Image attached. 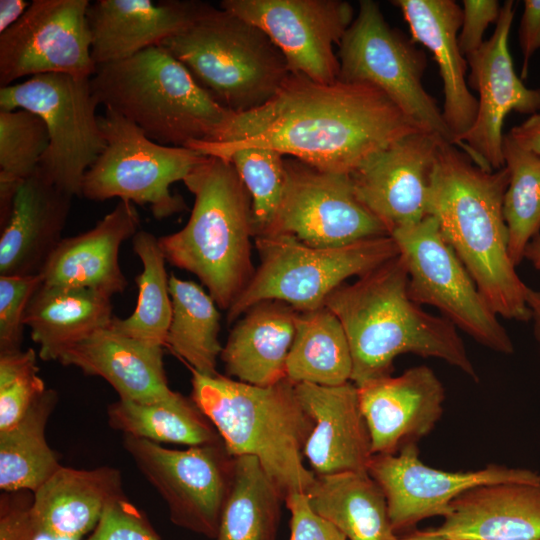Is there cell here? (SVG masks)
Wrapping results in <instances>:
<instances>
[{
	"label": "cell",
	"mask_w": 540,
	"mask_h": 540,
	"mask_svg": "<svg viewBox=\"0 0 540 540\" xmlns=\"http://www.w3.org/2000/svg\"><path fill=\"white\" fill-rule=\"evenodd\" d=\"M435 534L447 540H540V483L474 487L450 505Z\"/></svg>",
	"instance_id": "obj_26"
},
{
	"label": "cell",
	"mask_w": 540,
	"mask_h": 540,
	"mask_svg": "<svg viewBox=\"0 0 540 540\" xmlns=\"http://www.w3.org/2000/svg\"><path fill=\"white\" fill-rule=\"evenodd\" d=\"M107 417L111 428L155 443L191 447L222 441L195 402L175 391L150 402L119 399L108 406Z\"/></svg>",
	"instance_id": "obj_33"
},
{
	"label": "cell",
	"mask_w": 540,
	"mask_h": 540,
	"mask_svg": "<svg viewBox=\"0 0 540 540\" xmlns=\"http://www.w3.org/2000/svg\"><path fill=\"white\" fill-rule=\"evenodd\" d=\"M33 348L0 354V431L16 424L45 390Z\"/></svg>",
	"instance_id": "obj_41"
},
{
	"label": "cell",
	"mask_w": 540,
	"mask_h": 540,
	"mask_svg": "<svg viewBox=\"0 0 540 540\" xmlns=\"http://www.w3.org/2000/svg\"><path fill=\"white\" fill-rule=\"evenodd\" d=\"M507 135L521 148L540 155V112L514 126Z\"/></svg>",
	"instance_id": "obj_48"
},
{
	"label": "cell",
	"mask_w": 540,
	"mask_h": 540,
	"mask_svg": "<svg viewBox=\"0 0 540 540\" xmlns=\"http://www.w3.org/2000/svg\"><path fill=\"white\" fill-rule=\"evenodd\" d=\"M420 130L375 86L290 73L267 103L233 113L214 141L187 147L207 156L270 148L322 171L351 174L375 152Z\"/></svg>",
	"instance_id": "obj_1"
},
{
	"label": "cell",
	"mask_w": 540,
	"mask_h": 540,
	"mask_svg": "<svg viewBox=\"0 0 540 540\" xmlns=\"http://www.w3.org/2000/svg\"><path fill=\"white\" fill-rule=\"evenodd\" d=\"M172 315L168 346L189 368L205 375L217 374L221 315L211 295L193 281L169 276Z\"/></svg>",
	"instance_id": "obj_36"
},
{
	"label": "cell",
	"mask_w": 540,
	"mask_h": 540,
	"mask_svg": "<svg viewBox=\"0 0 540 540\" xmlns=\"http://www.w3.org/2000/svg\"><path fill=\"white\" fill-rule=\"evenodd\" d=\"M111 297L99 291L42 283L24 317L42 360H58L71 345L110 325Z\"/></svg>",
	"instance_id": "obj_30"
},
{
	"label": "cell",
	"mask_w": 540,
	"mask_h": 540,
	"mask_svg": "<svg viewBox=\"0 0 540 540\" xmlns=\"http://www.w3.org/2000/svg\"><path fill=\"white\" fill-rule=\"evenodd\" d=\"M336 54L339 80L375 86L419 128L452 143L442 109L422 83L426 54L388 24L377 2H359Z\"/></svg>",
	"instance_id": "obj_11"
},
{
	"label": "cell",
	"mask_w": 540,
	"mask_h": 540,
	"mask_svg": "<svg viewBox=\"0 0 540 540\" xmlns=\"http://www.w3.org/2000/svg\"><path fill=\"white\" fill-rule=\"evenodd\" d=\"M194 196L186 225L158 238L167 262L196 275L228 310L251 280V197L233 164L205 155L183 180Z\"/></svg>",
	"instance_id": "obj_4"
},
{
	"label": "cell",
	"mask_w": 540,
	"mask_h": 540,
	"mask_svg": "<svg viewBox=\"0 0 540 540\" xmlns=\"http://www.w3.org/2000/svg\"><path fill=\"white\" fill-rule=\"evenodd\" d=\"M42 283L40 274L0 275V354L22 350L25 313Z\"/></svg>",
	"instance_id": "obj_42"
},
{
	"label": "cell",
	"mask_w": 540,
	"mask_h": 540,
	"mask_svg": "<svg viewBox=\"0 0 540 540\" xmlns=\"http://www.w3.org/2000/svg\"><path fill=\"white\" fill-rule=\"evenodd\" d=\"M508 183L505 166L486 170L444 141L434 162L427 210L493 311L508 320L529 321V287L508 252L503 216Z\"/></svg>",
	"instance_id": "obj_2"
},
{
	"label": "cell",
	"mask_w": 540,
	"mask_h": 540,
	"mask_svg": "<svg viewBox=\"0 0 540 540\" xmlns=\"http://www.w3.org/2000/svg\"><path fill=\"white\" fill-rule=\"evenodd\" d=\"M358 388L373 455L396 454L429 434L442 416L445 389L426 365L384 376Z\"/></svg>",
	"instance_id": "obj_20"
},
{
	"label": "cell",
	"mask_w": 540,
	"mask_h": 540,
	"mask_svg": "<svg viewBox=\"0 0 540 540\" xmlns=\"http://www.w3.org/2000/svg\"><path fill=\"white\" fill-rule=\"evenodd\" d=\"M527 306L530 312L533 335L540 346V289L529 287L527 292Z\"/></svg>",
	"instance_id": "obj_50"
},
{
	"label": "cell",
	"mask_w": 540,
	"mask_h": 540,
	"mask_svg": "<svg viewBox=\"0 0 540 540\" xmlns=\"http://www.w3.org/2000/svg\"><path fill=\"white\" fill-rule=\"evenodd\" d=\"M283 501L257 458L234 457L232 483L214 540H277Z\"/></svg>",
	"instance_id": "obj_35"
},
{
	"label": "cell",
	"mask_w": 540,
	"mask_h": 540,
	"mask_svg": "<svg viewBox=\"0 0 540 540\" xmlns=\"http://www.w3.org/2000/svg\"><path fill=\"white\" fill-rule=\"evenodd\" d=\"M31 2L26 0H1L0 1V34L16 24Z\"/></svg>",
	"instance_id": "obj_49"
},
{
	"label": "cell",
	"mask_w": 540,
	"mask_h": 540,
	"mask_svg": "<svg viewBox=\"0 0 540 540\" xmlns=\"http://www.w3.org/2000/svg\"><path fill=\"white\" fill-rule=\"evenodd\" d=\"M132 247L143 265L135 278L136 307L127 318L113 317L109 327L125 336L164 347L172 315L166 259L158 238L145 230L132 237Z\"/></svg>",
	"instance_id": "obj_37"
},
{
	"label": "cell",
	"mask_w": 540,
	"mask_h": 540,
	"mask_svg": "<svg viewBox=\"0 0 540 540\" xmlns=\"http://www.w3.org/2000/svg\"><path fill=\"white\" fill-rule=\"evenodd\" d=\"M123 439L139 471L166 502L171 522L215 539L234 467L223 441L175 450L129 435Z\"/></svg>",
	"instance_id": "obj_13"
},
{
	"label": "cell",
	"mask_w": 540,
	"mask_h": 540,
	"mask_svg": "<svg viewBox=\"0 0 540 540\" xmlns=\"http://www.w3.org/2000/svg\"><path fill=\"white\" fill-rule=\"evenodd\" d=\"M462 22L458 44L466 57L484 43V32L490 24H496L501 6L498 0H463Z\"/></svg>",
	"instance_id": "obj_45"
},
{
	"label": "cell",
	"mask_w": 540,
	"mask_h": 540,
	"mask_svg": "<svg viewBox=\"0 0 540 540\" xmlns=\"http://www.w3.org/2000/svg\"><path fill=\"white\" fill-rule=\"evenodd\" d=\"M90 86L99 105L168 146L214 141L234 113L161 45L97 66Z\"/></svg>",
	"instance_id": "obj_6"
},
{
	"label": "cell",
	"mask_w": 540,
	"mask_h": 540,
	"mask_svg": "<svg viewBox=\"0 0 540 540\" xmlns=\"http://www.w3.org/2000/svg\"><path fill=\"white\" fill-rule=\"evenodd\" d=\"M313 429L303 454L315 475L367 471L373 456L369 430L353 382L337 386L294 383Z\"/></svg>",
	"instance_id": "obj_21"
},
{
	"label": "cell",
	"mask_w": 540,
	"mask_h": 540,
	"mask_svg": "<svg viewBox=\"0 0 540 540\" xmlns=\"http://www.w3.org/2000/svg\"><path fill=\"white\" fill-rule=\"evenodd\" d=\"M30 504L39 530L55 540H81L97 526L104 509L124 495L119 470L61 466L34 493Z\"/></svg>",
	"instance_id": "obj_28"
},
{
	"label": "cell",
	"mask_w": 540,
	"mask_h": 540,
	"mask_svg": "<svg viewBox=\"0 0 540 540\" xmlns=\"http://www.w3.org/2000/svg\"><path fill=\"white\" fill-rule=\"evenodd\" d=\"M444 141L431 132H413L375 152L350 174L357 198L389 234L428 216L431 175Z\"/></svg>",
	"instance_id": "obj_19"
},
{
	"label": "cell",
	"mask_w": 540,
	"mask_h": 540,
	"mask_svg": "<svg viewBox=\"0 0 540 540\" xmlns=\"http://www.w3.org/2000/svg\"><path fill=\"white\" fill-rule=\"evenodd\" d=\"M72 198L38 168L21 183L10 217L0 230V275L41 273L63 239Z\"/></svg>",
	"instance_id": "obj_25"
},
{
	"label": "cell",
	"mask_w": 540,
	"mask_h": 540,
	"mask_svg": "<svg viewBox=\"0 0 540 540\" xmlns=\"http://www.w3.org/2000/svg\"><path fill=\"white\" fill-rule=\"evenodd\" d=\"M106 380L120 400L150 402L168 396L163 347L120 334L109 326L66 348L57 360Z\"/></svg>",
	"instance_id": "obj_27"
},
{
	"label": "cell",
	"mask_w": 540,
	"mask_h": 540,
	"mask_svg": "<svg viewBox=\"0 0 540 540\" xmlns=\"http://www.w3.org/2000/svg\"><path fill=\"white\" fill-rule=\"evenodd\" d=\"M408 282L399 253L326 299L324 306L338 318L348 339L351 382L361 386L391 375L395 358L405 353L443 360L477 382L458 329L415 303Z\"/></svg>",
	"instance_id": "obj_3"
},
{
	"label": "cell",
	"mask_w": 540,
	"mask_h": 540,
	"mask_svg": "<svg viewBox=\"0 0 540 540\" xmlns=\"http://www.w3.org/2000/svg\"><path fill=\"white\" fill-rule=\"evenodd\" d=\"M220 8L262 30L286 60L290 73L320 83L339 78L338 47L354 19L341 0H223Z\"/></svg>",
	"instance_id": "obj_16"
},
{
	"label": "cell",
	"mask_w": 540,
	"mask_h": 540,
	"mask_svg": "<svg viewBox=\"0 0 540 540\" xmlns=\"http://www.w3.org/2000/svg\"><path fill=\"white\" fill-rule=\"evenodd\" d=\"M99 123L106 145L84 176L81 197L149 204L159 220L185 210L183 198L170 187L183 181L205 155L189 147L159 144L109 108Z\"/></svg>",
	"instance_id": "obj_9"
},
{
	"label": "cell",
	"mask_w": 540,
	"mask_h": 540,
	"mask_svg": "<svg viewBox=\"0 0 540 540\" xmlns=\"http://www.w3.org/2000/svg\"><path fill=\"white\" fill-rule=\"evenodd\" d=\"M285 169L281 202L261 235L289 236L317 248L390 235L357 198L350 174L322 171L292 157H285Z\"/></svg>",
	"instance_id": "obj_14"
},
{
	"label": "cell",
	"mask_w": 540,
	"mask_h": 540,
	"mask_svg": "<svg viewBox=\"0 0 540 540\" xmlns=\"http://www.w3.org/2000/svg\"><path fill=\"white\" fill-rule=\"evenodd\" d=\"M367 471L386 496L395 532L429 517H444L451 503L474 487L504 482L540 483L536 471L497 464L471 471L429 467L420 460L417 443L405 445L396 454L373 455Z\"/></svg>",
	"instance_id": "obj_17"
},
{
	"label": "cell",
	"mask_w": 540,
	"mask_h": 540,
	"mask_svg": "<svg viewBox=\"0 0 540 540\" xmlns=\"http://www.w3.org/2000/svg\"><path fill=\"white\" fill-rule=\"evenodd\" d=\"M48 145V129L39 115L0 110V228L10 217L19 186L36 171Z\"/></svg>",
	"instance_id": "obj_39"
},
{
	"label": "cell",
	"mask_w": 540,
	"mask_h": 540,
	"mask_svg": "<svg viewBox=\"0 0 540 540\" xmlns=\"http://www.w3.org/2000/svg\"><path fill=\"white\" fill-rule=\"evenodd\" d=\"M216 157L229 160L235 167L251 197L255 236L263 234L281 202L286 156L270 148L249 147Z\"/></svg>",
	"instance_id": "obj_40"
},
{
	"label": "cell",
	"mask_w": 540,
	"mask_h": 540,
	"mask_svg": "<svg viewBox=\"0 0 540 540\" xmlns=\"http://www.w3.org/2000/svg\"><path fill=\"white\" fill-rule=\"evenodd\" d=\"M408 540H447L437 534L431 529L425 531H416L408 536Z\"/></svg>",
	"instance_id": "obj_52"
},
{
	"label": "cell",
	"mask_w": 540,
	"mask_h": 540,
	"mask_svg": "<svg viewBox=\"0 0 540 540\" xmlns=\"http://www.w3.org/2000/svg\"><path fill=\"white\" fill-rule=\"evenodd\" d=\"M518 29L519 47L523 56L521 79L528 75L529 62L540 49V0H524Z\"/></svg>",
	"instance_id": "obj_47"
},
{
	"label": "cell",
	"mask_w": 540,
	"mask_h": 540,
	"mask_svg": "<svg viewBox=\"0 0 540 540\" xmlns=\"http://www.w3.org/2000/svg\"><path fill=\"white\" fill-rule=\"evenodd\" d=\"M88 0H33L0 34V88L22 77L66 74L91 78L96 65L87 20Z\"/></svg>",
	"instance_id": "obj_15"
},
{
	"label": "cell",
	"mask_w": 540,
	"mask_h": 540,
	"mask_svg": "<svg viewBox=\"0 0 540 540\" xmlns=\"http://www.w3.org/2000/svg\"><path fill=\"white\" fill-rule=\"evenodd\" d=\"M284 502L291 514L289 540H347L335 526L313 511L304 492L291 493Z\"/></svg>",
	"instance_id": "obj_44"
},
{
	"label": "cell",
	"mask_w": 540,
	"mask_h": 540,
	"mask_svg": "<svg viewBox=\"0 0 540 540\" xmlns=\"http://www.w3.org/2000/svg\"><path fill=\"white\" fill-rule=\"evenodd\" d=\"M502 151L509 173L503 216L509 256L517 267L529 242L540 233V155L521 148L507 134Z\"/></svg>",
	"instance_id": "obj_38"
},
{
	"label": "cell",
	"mask_w": 540,
	"mask_h": 540,
	"mask_svg": "<svg viewBox=\"0 0 540 540\" xmlns=\"http://www.w3.org/2000/svg\"><path fill=\"white\" fill-rule=\"evenodd\" d=\"M390 236L405 262L408 292L415 303L437 308L458 330L494 352H514L513 341L499 316L443 238L433 216L396 229Z\"/></svg>",
	"instance_id": "obj_12"
},
{
	"label": "cell",
	"mask_w": 540,
	"mask_h": 540,
	"mask_svg": "<svg viewBox=\"0 0 540 540\" xmlns=\"http://www.w3.org/2000/svg\"><path fill=\"white\" fill-rule=\"evenodd\" d=\"M514 15V2L505 1L490 38L466 56L470 67L468 84L479 94L478 111L474 124L458 146L486 170H499L505 166L502 128L507 114L511 111L529 115L540 112V89L529 88L522 82L509 52L508 39Z\"/></svg>",
	"instance_id": "obj_18"
},
{
	"label": "cell",
	"mask_w": 540,
	"mask_h": 540,
	"mask_svg": "<svg viewBox=\"0 0 540 540\" xmlns=\"http://www.w3.org/2000/svg\"><path fill=\"white\" fill-rule=\"evenodd\" d=\"M139 224L135 205L120 200L93 228L60 241L40 273L43 283L93 289L110 297L122 293L128 282L119 249L139 231Z\"/></svg>",
	"instance_id": "obj_23"
},
{
	"label": "cell",
	"mask_w": 540,
	"mask_h": 540,
	"mask_svg": "<svg viewBox=\"0 0 540 540\" xmlns=\"http://www.w3.org/2000/svg\"><path fill=\"white\" fill-rule=\"evenodd\" d=\"M411 32V40L421 43L433 55L443 83L442 115L452 143L475 122L478 99L471 93L466 72L468 63L460 50L458 34L462 9L453 0H395Z\"/></svg>",
	"instance_id": "obj_24"
},
{
	"label": "cell",
	"mask_w": 540,
	"mask_h": 540,
	"mask_svg": "<svg viewBox=\"0 0 540 540\" xmlns=\"http://www.w3.org/2000/svg\"><path fill=\"white\" fill-rule=\"evenodd\" d=\"M254 240L260 264L227 310L228 323L264 301L283 302L299 312L322 307L346 279L361 277L400 253L390 235L332 248L308 246L284 235H258Z\"/></svg>",
	"instance_id": "obj_8"
},
{
	"label": "cell",
	"mask_w": 540,
	"mask_h": 540,
	"mask_svg": "<svg viewBox=\"0 0 540 540\" xmlns=\"http://www.w3.org/2000/svg\"><path fill=\"white\" fill-rule=\"evenodd\" d=\"M244 314L220 354L226 373L256 386L275 385L287 378L297 311L283 302L264 301Z\"/></svg>",
	"instance_id": "obj_29"
},
{
	"label": "cell",
	"mask_w": 540,
	"mask_h": 540,
	"mask_svg": "<svg viewBox=\"0 0 540 540\" xmlns=\"http://www.w3.org/2000/svg\"><path fill=\"white\" fill-rule=\"evenodd\" d=\"M524 259H526L535 270L540 271V233L527 245Z\"/></svg>",
	"instance_id": "obj_51"
},
{
	"label": "cell",
	"mask_w": 540,
	"mask_h": 540,
	"mask_svg": "<svg viewBox=\"0 0 540 540\" xmlns=\"http://www.w3.org/2000/svg\"><path fill=\"white\" fill-rule=\"evenodd\" d=\"M98 105L90 78L42 74L0 88V110H29L45 122L49 145L38 169L73 197H81L84 176L106 145Z\"/></svg>",
	"instance_id": "obj_10"
},
{
	"label": "cell",
	"mask_w": 540,
	"mask_h": 540,
	"mask_svg": "<svg viewBox=\"0 0 540 540\" xmlns=\"http://www.w3.org/2000/svg\"><path fill=\"white\" fill-rule=\"evenodd\" d=\"M57 401V392L46 389L16 424L0 431L1 490L34 493L62 466L45 435Z\"/></svg>",
	"instance_id": "obj_34"
},
{
	"label": "cell",
	"mask_w": 540,
	"mask_h": 540,
	"mask_svg": "<svg viewBox=\"0 0 540 540\" xmlns=\"http://www.w3.org/2000/svg\"><path fill=\"white\" fill-rule=\"evenodd\" d=\"M192 372V400L218 431L232 457L258 459L285 498L306 492L315 474L304 465L313 429L295 384L288 378L256 386L229 377Z\"/></svg>",
	"instance_id": "obj_5"
},
{
	"label": "cell",
	"mask_w": 540,
	"mask_h": 540,
	"mask_svg": "<svg viewBox=\"0 0 540 540\" xmlns=\"http://www.w3.org/2000/svg\"><path fill=\"white\" fill-rule=\"evenodd\" d=\"M207 3L191 0H97L87 20L91 56L97 66L130 58L161 45L190 24Z\"/></svg>",
	"instance_id": "obj_22"
},
{
	"label": "cell",
	"mask_w": 540,
	"mask_h": 540,
	"mask_svg": "<svg viewBox=\"0 0 540 540\" xmlns=\"http://www.w3.org/2000/svg\"><path fill=\"white\" fill-rule=\"evenodd\" d=\"M305 494L313 511L347 540H408L394 531L386 496L368 471L315 475Z\"/></svg>",
	"instance_id": "obj_31"
},
{
	"label": "cell",
	"mask_w": 540,
	"mask_h": 540,
	"mask_svg": "<svg viewBox=\"0 0 540 540\" xmlns=\"http://www.w3.org/2000/svg\"><path fill=\"white\" fill-rule=\"evenodd\" d=\"M286 375L293 383L321 386L351 381L352 356L348 339L340 321L326 306L297 311Z\"/></svg>",
	"instance_id": "obj_32"
},
{
	"label": "cell",
	"mask_w": 540,
	"mask_h": 540,
	"mask_svg": "<svg viewBox=\"0 0 540 540\" xmlns=\"http://www.w3.org/2000/svg\"><path fill=\"white\" fill-rule=\"evenodd\" d=\"M85 540H162L146 515L125 495L111 501Z\"/></svg>",
	"instance_id": "obj_43"
},
{
	"label": "cell",
	"mask_w": 540,
	"mask_h": 540,
	"mask_svg": "<svg viewBox=\"0 0 540 540\" xmlns=\"http://www.w3.org/2000/svg\"><path fill=\"white\" fill-rule=\"evenodd\" d=\"M161 46L234 113L267 103L290 74L285 58L262 30L208 3Z\"/></svg>",
	"instance_id": "obj_7"
},
{
	"label": "cell",
	"mask_w": 540,
	"mask_h": 540,
	"mask_svg": "<svg viewBox=\"0 0 540 540\" xmlns=\"http://www.w3.org/2000/svg\"><path fill=\"white\" fill-rule=\"evenodd\" d=\"M30 504L1 496L0 540H55L44 535L37 527Z\"/></svg>",
	"instance_id": "obj_46"
}]
</instances>
